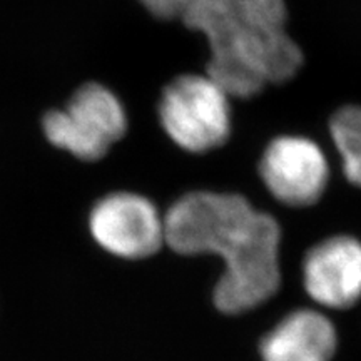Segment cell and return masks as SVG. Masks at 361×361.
<instances>
[{
	"label": "cell",
	"mask_w": 361,
	"mask_h": 361,
	"mask_svg": "<svg viewBox=\"0 0 361 361\" xmlns=\"http://www.w3.org/2000/svg\"><path fill=\"white\" fill-rule=\"evenodd\" d=\"M166 243L179 255L213 252L224 261L214 303L239 314L268 301L281 283L276 219L231 192H189L164 216Z\"/></svg>",
	"instance_id": "cell-1"
},
{
	"label": "cell",
	"mask_w": 361,
	"mask_h": 361,
	"mask_svg": "<svg viewBox=\"0 0 361 361\" xmlns=\"http://www.w3.org/2000/svg\"><path fill=\"white\" fill-rule=\"evenodd\" d=\"M338 335L331 319L318 310L286 314L261 341L263 361H331Z\"/></svg>",
	"instance_id": "cell-8"
},
{
	"label": "cell",
	"mask_w": 361,
	"mask_h": 361,
	"mask_svg": "<svg viewBox=\"0 0 361 361\" xmlns=\"http://www.w3.org/2000/svg\"><path fill=\"white\" fill-rule=\"evenodd\" d=\"M303 284L323 308L346 310L361 300V243L351 236L324 239L303 263Z\"/></svg>",
	"instance_id": "cell-7"
},
{
	"label": "cell",
	"mask_w": 361,
	"mask_h": 361,
	"mask_svg": "<svg viewBox=\"0 0 361 361\" xmlns=\"http://www.w3.org/2000/svg\"><path fill=\"white\" fill-rule=\"evenodd\" d=\"M286 19L284 0H196L183 16L209 45L206 74L241 99L300 71L303 52L286 32Z\"/></svg>",
	"instance_id": "cell-2"
},
{
	"label": "cell",
	"mask_w": 361,
	"mask_h": 361,
	"mask_svg": "<svg viewBox=\"0 0 361 361\" xmlns=\"http://www.w3.org/2000/svg\"><path fill=\"white\" fill-rule=\"evenodd\" d=\"M89 228L104 250L126 259L147 258L166 243L164 218L151 201L133 192H116L99 201Z\"/></svg>",
	"instance_id": "cell-5"
},
{
	"label": "cell",
	"mask_w": 361,
	"mask_h": 361,
	"mask_svg": "<svg viewBox=\"0 0 361 361\" xmlns=\"http://www.w3.org/2000/svg\"><path fill=\"white\" fill-rule=\"evenodd\" d=\"M264 186L283 204H314L328 186V159L318 144L300 135H281L268 144L259 161Z\"/></svg>",
	"instance_id": "cell-6"
},
{
	"label": "cell",
	"mask_w": 361,
	"mask_h": 361,
	"mask_svg": "<svg viewBox=\"0 0 361 361\" xmlns=\"http://www.w3.org/2000/svg\"><path fill=\"white\" fill-rule=\"evenodd\" d=\"M161 124L179 147L207 152L223 146L231 133L229 94L209 75H180L164 89Z\"/></svg>",
	"instance_id": "cell-3"
},
{
	"label": "cell",
	"mask_w": 361,
	"mask_h": 361,
	"mask_svg": "<svg viewBox=\"0 0 361 361\" xmlns=\"http://www.w3.org/2000/svg\"><path fill=\"white\" fill-rule=\"evenodd\" d=\"M149 11L162 19H174L186 13L196 0H141Z\"/></svg>",
	"instance_id": "cell-10"
},
{
	"label": "cell",
	"mask_w": 361,
	"mask_h": 361,
	"mask_svg": "<svg viewBox=\"0 0 361 361\" xmlns=\"http://www.w3.org/2000/svg\"><path fill=\"white\" fill-rule=\"evenodd\" d=\"M331 137L341 157L343 173L361 188V106H345L329 123Z\"/></svg>",
	"instance_id": "cell-9"
},
{
	"label": "cell",
	"mask_w": 361,
	"mask_h": 361,
	"mask_svg": "<svg viewBox=\"0 0 361 361\" xmlns=\"http://www.w3.org/2000/svg\"><path fill=\"white\" fill-rule=\"evenodd\" d=\"M128 128L124 107L109 89L85 84L69 106L44 117V133L56 147L82 161H97Z\"/></svg>",
	"instance_id": "cell-4"
}]
</instances>
